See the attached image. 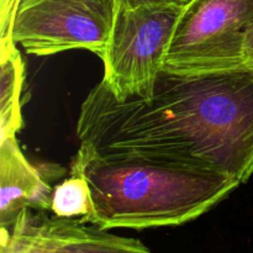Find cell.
<instances>
[{"label": "cell", "instance_id": "obj_7", "mask_svg": "<svg viewBox=\"0 0 253 253\" xmlns=\"http://www.w3.org/2000/svg\"><path fill=\"white\" fill-rule=\"evenodd\" d=\"M63 173L56 165H31L16 137L0 140V226L11 225L26 210L51 211L52 184Z\"/></svg>", "mask_w": 253, "mask_h": 253}, {"label": "cell", "instance_id": "obj_10", "mask_svg": "<svg viewBox=\"0 0 253 253\" xmlns=\"http://www.w3.org/2000/svg\"><path fill=\"white\" fill-rule=\"evenodd\" d=\"M119 9H133L140 6H155V5H179L185 6L192 0H115Z\"/></svg>", "mask_w": 253, "mask_h": 253}, {"label": "cell", "instance_id": "obj_9", "mask_svg": "<svg viewBox=\"0 0 253 253\" xmlns=\"http://www.w3.org/2000/svg\"><path fill=\"white\" fill-rule=\"evenodd\" d=\"M93 211L90 188L85 178L71 170V177L53 188L51 197V212L66 219H86Z\"/></svg>", "mask_w": 253, "mask_h": 253}, {"label": "cell", "instance_id": "obj_11", "mask_svg": "<svg viewBox=\"0 0 253 253\" xmlns=\"http://www.w3.org/2000/svg\"><path fill=\"white\" fill-rule=\"evenodd\" d=\"M245 63L253 68V21L247 26L244 40Z\"/></svg>", "mask_w": 253, "mask_h": 253}, {"label": "cell", "instance_id": "obj_12", "mask_svg": "<svg viewBox=\"0 0 253 253\" xmlns=\"http://www.w3.org/2000/svg\"><path fill=\"white\" fill-rule=\"evenodd\" d=\"M20 0H0V9L1 10H15L17 9Z\"/></svg>", "mask_w": 253, "mask_h": 253}, {"label": "cell", "instance_id": "obj_8", "mask_svg": "<svg viewBox=\"0 0 253 253\" xmlns=\"http://www.w3.org/2000/svg\"><path fill=\"white\" fill-rule=\"evenodd\" d=\"M25 66L12 39L0 41V140L16 137L22 127L21 91Z\"/></svg>", "mask_w": 253, "mask_h": 253}, {"label": "cell", "instance_id": "obj_5", "mask_svg": "<svg viewBox=\"0 0 253 253\" xmlns=\"http://www.w3.org/2000/svg\"><path fill=\"white\" fill-rule=\"evenodd\" d=\"M116 12L115 0H20L12 40L35 56L86 49L103 58Z\"/></svg>", "mask_w": 253, "mask_h": 253}, {"label": "cell", "instance_id": "obj_2", "mask_svg": "<svg viewBox=\"0 0 253 253\" xmlns=\"http://www.w3.org/2000/svg\"><path fill=\"white\" fill-rule=\"evenodd\" d=\"M71 170L88 182L93 211L84 220L104 230L180 226L226 199L241 183L219 173L130 155L79 147Z\"/></svg>", "mask_w": 253, "mask_h": 253}, {"label": "cell", "instance_id": "obj_3", "mask_svg": "<svg viewBox=\"0 0 253 253\" xmlns=\"http://www.w3.org/2000/svg\"><path fill=\"white\" fill-rule=\"evenodd\" d=\"M184 6L119 9L104 53L101 83L118 100L150 98Z\"/></svg>", "mask_w": 253, "mask_h": 253}, {"label": "cell", "instance_id": "obj_4", "mask_svg": "<svg viewBox=\"0 0 253 253\" xmlns=\"http://www.w3.org/2000/svg\"><path fill=\"white\" fill-rule=\"evenodd\" d=\"M253 0H192L168 44L162 69L197 73L244 66V40Z\"/></svg>", "mask_w": 253, "mask_h": 253}, {"label": "cell", "instance_id": "obj_1", "mask_svg": "<svg viewBox=\"0 0 253 253\" xmlns=\"http://www.w3.org/2000/svg\"><path fill=\"white\" fill-rule=\"evenodd\" d=\"M77 136L98 155H130L219 173L253 175V68L162 69L150 98H114L103 83L86 95Z\"/></svg>", "mask_w": 253, "mask_h": 253}, {"label": "cell", "instance_id": "obj_6", "mask_svg": "<svg viewBox=\"0 0 253 253\" xmlns=\"http://www.w3.org/2000/svg\"><path fill=\"white\" fill-rule=\"evenodd\" d=\"M46 212L26 210L1 227L0 253H151L137 239Z\"/></svg>", "mask_w": 253, "mask_h": 253}]
</instances>
